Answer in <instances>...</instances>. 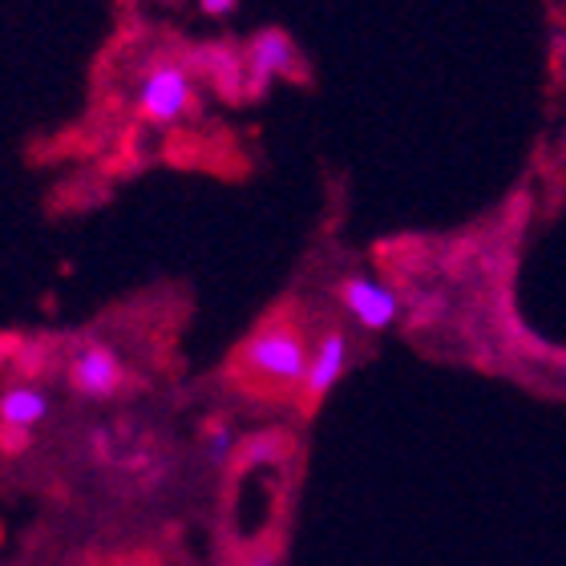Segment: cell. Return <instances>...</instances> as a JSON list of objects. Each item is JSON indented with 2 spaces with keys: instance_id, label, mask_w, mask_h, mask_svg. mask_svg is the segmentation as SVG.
<instances>
[{
  "instance_id": "obj_1",
  "label": "cell",
  "mask_w": 566,
  "mask_h": 566,
  "mask_svg": "<svg viewBox=\"0 0 566 566\" xmlns=\"http://www.w3.org/2000/svg\"><path fill=\"white\" fill-rule=\"evenodd\" d=\"M307 360L304 336L292 319H268L243 348H239V368L251 377L268 380V385H304L307 380Z\"/></svg>"
},
{
  "instance_id": "obj_2",
  "label": "cell",
  "mask_w": 566,
  "mask_h": 566,
  "mask_svg": "<svg viewBox=\"0 0 566 566\" xmlns=\"http://www.w3.org/2000/svg\"><path fill=\"white\" fill-rule=\"evenodd\" d=\"M190 106V73L182 65H158L150 70V77L142 82L138 94V114L154 126L182 118Z\"/></svg>"
},
{
  "instance_id": "obj_3",
  "label": "cell",
  "mask_w": 566,
  "mask_h": 566,
  "mask_svg": "<svg viewBox=\"0 0 566 566\" xmlns=\"http://www.w3.org/2000/svg\"><path fill=\"white\" fill-rule=\"evenodd\" d=\"M336 292H340V304L348 307V316L368 332L389 328L397 312H401V300H397L389 283L368 280V275H344Z\"/></svg>"
},
{
  "instance_id": "obj_4",
  "label": "cell",
  "mask_w": 566,
  "mask_h": 566,
  "mask_svg": "<svg viewBox=\"0 0 566 566\" xmlns=\"http://www.w3.org/2000/svg\"><path fill=\"white\" fill-rule=\"evenodd\" d=\"M70 385L82 392V397H90V401L114 397L122 385V365H118V356H114V348H106V344H85L82 353L73 356Z\"/></svg>"
},
{
  "instance_id": "obj_5",
  "label": "cell",
  "mask_w": 566,
  "mask_h": 566,
  "mask_svg": "<svg viewBox=\"0 0 566 566\" xmlns=\"http://www.w3.org/2000/svg\"><path fill=\"white\" fill-rule=\"evenodd\" d=\"M344 365H348V336L340 328H328L319 336L312 360H307V380H304L307 401H319L344 377Z\"/></svg>"
},
{
  "instance_id": "obj_6",
  "label": "cell",
  "mask_w": 566,
  "mask_h": 566,
  "mask_svg": "<svg viewBox=\"0 0 566 566\" xmlns=\"http://www.w3.org/2000/svg\"><path fill=\"white\" fill-rule=\"evenodd\" d=\"M248 70H251V77H255V85L292 73L295 45L287 41V33H280V29H263V33H255V41L248 45Z\"/></svg>"
},
{
  "instance_id": "obj_7",
  "label": "cell",
  "mask_w": 566,
  "mask_h": 566,
  "mask_svg": "<svg viewBox=\"0 0 566 566\" xmlns=\"http://www.w3.org/2000/svg\"><path fill=\"white\" fill-rule=\"evenodd\" d=\"M45 417H49V397L41 389H33V385L4 389V397H0V421H4V429H33Z\"/></svg>"
},
{
  "instance_id": "obj_8",
  "label": "cell",
  "mask_w": 566,
  "mask_h": 566,
  "mask_svg": "<svg viewBox=\"0 0 566 566\" xmlns=\"http://www.w3.org/2000/svg\"><path fill=\"white\" fill-rule=\"evenodd\" d=\"M202 446H207V458L211 461H227L231 449H235V441H231V429H227V424H211V429L202 433Z\"/></svg>"
},
{
  "instance_id": "obj_9",
  "label": "cell",
  "mask_w": 566,
  "mask_h": 566,
  "mask_svg": "<svg viewBox=\"0 0 566 566\" xmlns=\"http://www.w3.org/2000/svg\"><path fill=\"white\" fill-rule=\"evenodd\" d=\"M199 9L207 12V17H227V12L235 9V0H199Z\"/></svg>"
},
{
  "instance_id": "obj_10",
  "label": "cell",
  "mask_w": 566,
  "mask_h": 566,
  "mask_svg": "<svg viewBox=\"0 0 566 566\" xmlns=\"http://www.w3.org/2000/svg\"><path fill=\"white\" fill-rule=\"evenodd\" d=\"M239 566H280V563H275V555H268V551H263V555L243 558V563H239Z\"/></svg>"
}]
</instances>
